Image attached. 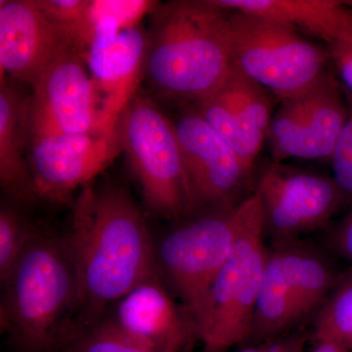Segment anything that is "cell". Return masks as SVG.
<instances>
[{"mask_svg": "<svg viewBox=\"0 0 352 352\" xmlns=\"http://www.w3.org/2000/svg\"><path fill=\"white\" fill-rule=\"evenodd\" d=\"M62 238L80 285L82 311L76 321L101 318L138 285L162 279L144 214L120 185L83 187Z\"/></svg>", "mask_w": 352, "mask_h": 352, "instance_id": "obj_1", "label": "cell"}, {"mask_svg": "<svg viewBox=\"0 0 352 352\" xmlns=\"http://www.w3.org/2000/svg\"><path fill=\"white\" fill-rule=\"evenodd\" d=\"M228 17L210 0L156 3L143 78L157 98L182 107L221 87L233 67Z\"/></svg>", "mask_w": 352, "mask_h": 352, "instance_id": "obj_2", "label": "cell"}, {"mask_svg": "<svg viewBox=\"0 0 352 352\" xmlns=\"http://www.w3.org/2000/svg\"><path fill=\"white\" fill-rule=\"evenodd\" d=\"M0 328L20 352H57L82 311L63 238L38 230L1 285Z\"/></svg>", "mask_w": 352, "mask_h": 352, "instance_id": "obj_3", "label": "cell"}, {"mask_svg": "<svg viewBox=\"0 0 352 352\" xmlns=\"http://www.w3.org/2000/svg\"><path fill=\"white\" fill-rule=\"evenodd\" d=\"M116 133L146 210L162 219L191 217V197L175 124L157 100L138 90L120 113Z\"/></svg>", "mask_w": 352, "mask_h": 352, "instance_id": "obj_4", "label": "cell"}, {"mask_svg": "<svg viewBox=\"0 0 352 352\" xmlns=\"http://www.w3.org/2000/svg\"><path fill=\"white\" fill-rule=\"evenodd\" d=\"M233 65L280 101L309 91L328 74L327 48L291 25L229 11Z\"/></svg>", "mask_w": 352, "mask_h": 352, "instance_id": "obj_5", "label": "cell"}, {"mask_svg": "<svg viewBox=\"0 0 352 352\" xmlns=\"http://www.w3.org/2000/svg\"><path fill=\"white\" fill-rule=\"evenodd\" d=\"M264 234L263 206L254 192L240 204L232 251L212 284L208 320L199 336L206 352H226L251 340L267 258Z\"/></svg>", "mask_w": 352, "mask_h": 352, "instance_id": "obj_6", "label": "cell"}, {"mask_svg": "<svg viewBox=\"0 0 352 352\" xmlns=\"http://www.w3.org/2000/svg\"><path fill=\"white\" fill-rule=\"evenodd\" d=\"M239 224L240 205L187 217L156 242L162 280L193 317L199 336L208 320L212 284L232 251Z\"/></svg>", "mask_w": 352, "mask_h": 352, "instance_id": "obj_7", "label": "cell"}, {"mask_svg": "<svg viewBox=\"0 0 352 352\" xmlns=\"http://www.w3.org/2000/svg\"><path fill=\"white\" fill-rule=\"evenodd\" d=\"M173 122L191 197V217L239 206L252 170L193 105L182 106Z\"/></svg>", "mask_w": 352, "mask_h": 352, "instance_id": "obj_8", "label": "cell"}, {"mask_svg": "<svg viewBox=\"0 0 352 352\" xmlns=\"http://www.w3.org/2000/svg\"><path fill=\"white\" fill-rule=\"evenodd\" d=\"M98 104L87 57L80 51H69L44 72L25 98L28 138L102 132Z\"/></svg>", "mask_w": 352, "mask_h": 352, "instance_id": "obj_9", "label": "cell"}, {"mask_svg": "<svg viewBox=\"0 0 352 352\" xmlns=\"http://www.w3.org/2000/svg\"><path fill=\"white\" fill-rule=\"evenodd\" d=\"M349 117L342 88L328 72L309 91L282 100L273 113L267 133L273 162L330 161Z\"/></svg>", "mask_w": 352, "mask_h": 352, "instance_id": "obj_10", "label": "cell"}, {"mask_svg": "<svg viewBox=\"0 0 352 352\" xmlns=\"http://www.w3.org/2000/svg\"><path fill=\"white\" fill-rule=\"evenodd\" d=\"M263 206L264 232L274 242L296 240L320 228L344 204L333 178L272 164L256 190Z\"/></svg>", "mask_w": 352, "mask_h": 352, "instance_id": "obj_11", "label": "cell"}, {"mask_svg": "<svg viewBox=\"0 0 352 352\" xmlns=\"http://www.w3.org/2000/svg\"><path fill=\"white\" fill-rule=\"evenodd\" d=\"M119 151L117 133L56 134L31 139L29 164L38 200H71L107 168Z\"/></svg>", "mask_w": 352, "mask_h": 352, "instance_id": "obj_12", "label": "cell"}, {"mask_svg": "<svg viewBox=\"0 0 352 352\" xmlns=\"http://www.w3.org/2000/svg\"><path fill=\"white\" fill-rule=\"evenodd\" d=\"M71 50L87 56L36 0L0 1V78L32 88L58 58Z\"/></svg>", "mask_w": 352, "mask_h": 352, "instance_id": "obj_13", "label": "cell"}, {"mask_svg": "<svg viewBox=\"0 0 352 352\" xmlns=\"http://www.w3.org/2000/svg\"><path fill=\"white\" fill-rule=\"evenodd\" d=\"M147 32L138 25L108 29L95 34L88 50L87 63L101 101L100 129L116 134V126L127 102L143 78Z\"/></svg>", "mask_w": 352, "mask_h": 352, "instance_id": "obj_14", "label": "cell"}, {"mask_svg": "<svg viewBox=\"0 0 352 352\" xmlns=\"http://www.w3.org/2000/svg\"><path fill=\"white\" fill-rule=\"evenodd\" d=\"M109 316L134 339L161 352H182L199 329L183 305H178L164 288L163 280L138 285L115 305Z\"/></svg>", "mask_w": 352, "mask_h": 352, "instance_id": "obj_15", "label": "cell"}, {"mask_svg": "<svg viewBox=\"0 0 352 352\" xmlns=\"http://www.w3.org/2000/svg\"><path fill=\"white\" fill-rule=\"evenodd\" d=\"M310 314L305 291L296 276L292 240L274 242L252 322V342H268L285 335Z\"/></svg>", "mask_w": 352, "mask_h": 352, "instance_id": "obj_16", "label": "cell"}, {"mask_svg": "<svg viewBox=\"0 0 352 352\" xmlns=\"http://www.w3.org/2000/svg\"><path fill=\"white\" fill-rule=\"evenodd\" d=\"M228 11L259 16L314 34L326 43L352 41V8L340 0H210Z\"/></svg>", "mask_w": 352, "mask_h": 352, "instance_id": "obj_17", "label": "cell"}, {"mask_svg": "<svg viewBox=\"0 0 352 352\" xmlns=\"http://www.w3.org/2000/svg\"><path fill=\"white\" fill-rule=\"evenodd\" d=\"M25 98L10 78H0V185L9 198L22 205L38 201L29 160L25 157L28 134Z\"/></svg>", "mask_w": 352, "mask_h": 352, "instance_id": "obj_18", "label": "cell"}, {"mask_svg": "<svg viewBox=\"0 0 352 352\" xmlns=\"http://www.w3.org/2000/svg\"><path fill=\"white\" fill-rule=\"evenodd\" d=\"M193 106L208 126L252 170L266 136L241 119L219 89L197 101Z\"/></svg>", "mask_w": 352, "mask_h": 352, "instance_id": "obj_19", "label": "cell"}, {"mask_svg": "<svg viewBox=\"0 0 352 352\" xmlns=\"http://www.w3.org/2000/svg\"><path fill=\"white\" fill-rule=\"evenodd\" d=\"M60 352H161L134 339L105 314L92 321H76Z\"/></svg>", "mask_w": 352, "mask_h": 352, "instance_id": "obj_20", "label": "cell"}, {"mask_svg": "<svg viewBox=\"0 0 352 352\" xmlns=\"http://www.w3.org/2000/svg\"><path fill=\"white\" fill-rule=\"evenodd\" d=\"M219 90L241 119L267 139L274 95L248 78L234 65Z\"/></svg>", "mask_w": 352, "mask_h": 352, "instance_id": "obj_21", "label": "cell"}, {"mask_svg": "<svg viewBox=\"0 0 352 352\" xmlns=\"http://www.w3.org/2000/svg\"><path fill=\"white\" fill-rule=\"evenodd\" d=\"M314 342H331L352 351V272L339 280L315 320Z\"/></svg>", "mask_w": 352, "mask_h": 352, "instance_id": "obj_22", "label": "cell"}, {"mask_svg": "<svg viewBox=\"0 0 352 352\" xmlns=\"http://www.w3.org/2000/svg\"><path fill=\"white\" fill-rule=\"evenodd\" d=\"M38 229L18 210L0 208V283L6 281Z\"/></svg>", "mask_w": 352, "mask_h": 352, "instance_id": "obj_23", "label": "cell"}, {"mask_svg": "<svg viewBox=\"0 0 352 352\" xmlns=\"http://www.w3.org/2000/svg\"><path fill=\"white\" fill-rule=\"evenodd\" d=\"M349 117L338 141L330 161L333 180L337 183L344 203L352 204V103L349 102Z\"/></svg>", "mask_w": 352, "mask_h": 352, "instance_id": "obj_24", "label": "cell"}, {"mask_svg": "<svg viewBox=\"0 0 352 352\" xmlns=\"http://www.w3.org/2000/svg\"><path fill=\"white\" fill-rule=\"evenodd\" d=\"M327 50L342 85L352 96V41H339L329 43Z\"/></svg>", "mask_w": 352, "mask_h": 352, "instance_id": "obj_25", "label": "cell"}, {"mask_svg": "<svg viewBox=\"0 0 352 352\" xmlns=\"http://www.w3.org/2000/svg\"><path fill=\"white\" fill-rule=\"evenodd\" d=\"M330 243L340 256L352 263V212L333 230Z\"/></svg>", "mask_w": 352, "mask_h": 352, "instance_id": "obj_26", "label": "cell"}, {"mask_svg": "<svg viewBox=\"0 0 352 352\" xmlns=\"http://www.w3.org/2000/svg\"><path fill=\"white\" fill-rule=\"evenodd\" d=\"M307 340V336L302 332L280 336L266 342V352H303Z\"/></svg>", "mask_w": 352, "mask_h": 352, "instance_id": "obj_27", "label": "cell"}, {"mask_svg": "<svg viewBox=\"0 0 352 352\" xmlns=\"http://www.w3.org/2000/svg\"><path fill=\"white\" fill-rule=\"evenodd\" d=\"M312 352H349L344 347L331 342H317L316 347Z\"/></svg>", "mask_w": 352, "mask_h": 352, "instance_id": "obj_28", "label": "cell"}, {"mask_svg": "<svg viewBox=\"0 0 352 352\" xmlns=\"http://www.w3.org/2000/svg\"><path fill=\"white\" fill-rule=\"evenodd\" d=\"M267 349V342H261V344H254L252 346H245L238 352H266Z\"/></svg>", "mask_w": 352, "mask_h": 352, "instance_id": "obj_29", "label": "cell"}]
</instances>
